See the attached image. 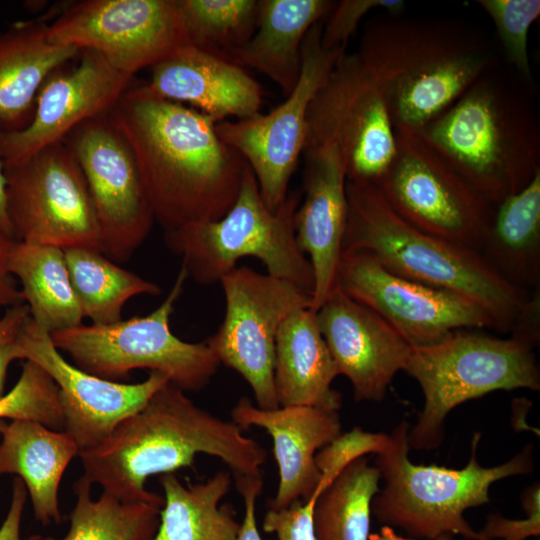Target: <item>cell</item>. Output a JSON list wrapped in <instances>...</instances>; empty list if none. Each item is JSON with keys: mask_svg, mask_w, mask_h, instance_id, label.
Segmentation results:
<instances>
[{"mask_svg": "<svg viewBox=\"0 0 540 540\" xmlns=\"http://www.w3.org/2000/svg\"><path fill=\"white\" fill-rule=\"evenodd\" d=\"M17 240L0 230V308L22 303L20 290L8 267L10 254Z\"/></svg>", "mask_w": 540, "mask_h": 540, "instance_id": "b9f144b4", "label": "cell"}, {"mask_svg": "<svg viewBox=\"0 0 540 540\" xmlns=\"http://www.w3.org/2000/svg\"><path fill=\"white\" fill-rule=\"evenodd\" d=\"M335 287L379 315L411 347L435 344L456 330H496L475 301L399 276L367 254L342 253Z\"/></svg>", "mask_w": 540, "mask_h": 540, "instance_id": "e0dca14e", "label": "cell"}, {"mask_svg": "<svg viewBox=\"0 0 540 540\" xmlns=\"http://www.w3.org/2000/svg\"><path fill=\"white\" fill-rule=\"evenodd\" d=\"M303 156V197L294 226L297 244L313 270L311 308L317 310L335 288L343 252L347 175L338 152L331 146L307 147Z\"/></svg>", "mask_w": 540, "mask_h": 540, "instance_id": "44dd1931", "label": "cell"}, {"mask_svg": "<svg viewBox=\"0 0 540 540\" xmlns=\"http://www.w3.org/2000/svg\"><path fill=\"white\" fill-rule=\"evenodd\" d=\"M378 86L394 128L421 130L491 71L494 53L463 23L400 17L371 20L355 52Z\"/></svg>", "mask_w": 540, "mask_h": 540, "instance_id": "3957f363", "label": "cell"}, {"mask_svg": "<svg viewBox=\"0 0 540 540\" xmlns=\"http://www.w3.org/2000/svg\"><path fill=\"white\" fill-rule=\"evenodd\" d=\"M478 330H456L435 344L411 348L403 371L420 385L424 406L408 433L410 448L439 447L446 416L468 400L497 390L540 389L534 345Z\"/></svg>", "mask_w": 540, "mask_h": 540, "instance_id": "ba28073f", "label": "cell"}, {"mask_svg": "<svg viewBox=\"0 0 540 540\" xmlns=\"http://www.w3.org/2000/svg\"><path fill=\"white\" fill-rule=\"evenodd\" d=\"M368 540H411L399 536L391 526L384 525L379 533L369 534Z\"/></svg>", "mask_w": 540, "mask_h": 540, "instance_id": "7dc6e473", "label": "cell"}, {"mask_svg": "<svg viewBox=\"0 0 540 540\" xmlns=\"http://www.w3.org/2000/svg\"><path fill=\"white\" fill-rule=\"evenodd\" d=\"M346 195L343 252L367 254L399 276L468 297L489 313L498 331L514 332L539 301V289L513 286L480 252L407 223L375 185L347 180Z\"/></svg>", "mask_w": 540, "mask_h": 540, "instance_id": "277c9868", "label": "cell"}, {"mask_svg": "<svg viewBox=\"0 0 540 540\" xmlns=\"http://www.w3.org/2000/svg\"><path fill=\"white\" fill-rule=\"evenodd\" d=\"M64 254L83 316L91 324L116 323L122 320L129 299L161 293L158 284L120 267L99 251L69 248Z\"/></svg>", "mask_w": 540, "mask_h": 540, "instance_id": "4dcf8cb0", "label": "cell"}, {"mask_svg": "<svg viewBox=\"0 0 540 540\" xmlns=\"http://www.w3.org/2000/svg\"><path fill=\"white\" fill-rule=\"evenodd\" d=\"M231 416L241 429L260 427L272 437L279 483L269 509L286 508L297 500L307 501L321 479L316 452L342 433L338 411L313 406L261 409L248 397H242Z\"/></svg>", "mask_w": 540, "mask_h": 540, "instance_id": "7402d4cb", "label": "cell"}, {"mask_svg": "<svg viewBox=\"0 0 540 540\" xmlns=\"http://www.w3.org/2000/svg\"><path fill=\"white\" fill-rule=\"evenodd\" d=\"M29 316L25 303L7 308L0 317V344L14 339Z\"/></svg>", "mask_w": 540, "mask_h": 540, "instance_id": "ee69618b", "label": "cell"}, {"mask_svg": "<svg viewBox=\"0 0 540 540\" xmlns=\"http://www.w3.org/2000/svg\"><path fill=\"white\" fill-rule=\"evenodd\" d=\"M491 18L508 61L526 82H532L528 34L540 15L539 0H480Z\"/></svg>", "mask_w": 540, "mask_h": 540, "instance_id": "d590c367", "label": "cell"}, {"mask_svg": "<svg viewBox=\"0 0 540 540\" xmlns=\"http://www.w3.org/2000/svg\"><path fill=\"white\" fill-rule=\"evenodd\" d=\"M334 5L330 0H259L254 33L228 59L265 75L287 96L299 78L305 36Z\"/></svg>", "mask_w": 540, "mask_h": 540, "instance_id": "d4e9b609", "label": "cell"}, {"mask_svg": "<svg viewBox=\"0 0 540 540\" xmlns=\"http://www.w3.org/2000/svg\"><path fill=\"white\" fill-rule=\"evenodd\" d=\"M160 483L164 503L151 540H237L240 524L231 504L220 505L231 488V475L220 470L203 483L183 485L173 474Z\"/></svg>", "mask_w": 540, "mask_h": 540, "instance_id": "f546056e", "label": "cell"}, {"mask_svg": "<svg viewBox=\"0 0 540 540\" xmlns=\"http://www.w3.org/2000/svg\"><path fill=\"white\" fill-rule=\"evenodd\" d=\"M380 479L379 469L365 456L347 465L316 499V540H368L371 503Z\"/></svg>", "mask_w": 540, "mask_h": 540, "instance_id": "1f68e13d", "label": "cell"}, {"mask_svg": "<svg viewBox=\"0 0 540 540\" xmlns=\"http://www.w3.org/2000/svg\"><path fill=\"white\" fill-rule=\"evenodd\" d=\"M51 42L92 51L134 76L190 45L177 0H84L48 24Z\"/></svg>", "mask_w": 540, "mask_h": 540, "instance_id": "9a60e30c", "label": "cell"}, {"mask_svg": "<svg viewBox=\"0 0 540 540\" xmlns=\"http://www.w3.org/2000/svg\"><path fill=\"white\" fill-rule=\"evenodd\" d=\"M77 49L51 42L43 20L18 22L0 34V129L17 131L31 120L45 80Z\"/></svg>", "mask_w": 540, "mask_h": 540, "instance_id": "4316f807", "label": "cell"}, {"mask_svg": "<svg viewBox=\"0 0 540 540\" xmlns=\"http://www.w3.org/2000/svg\"><path fill=\"white\" fill-rule=\"evenodd\" d=\"M199 453L215 456L233 474L261 476L267 451L233 421L198 407L185 391L166 383L138 412L121 421L98 446L80 451L85 477L123 502L163 506L146 479L192 467Z\"/></svg>", "mask_w": 540, "mask_h": 540, "instance_id": "7a4b0ae2", "label": "cell"}, {"mask_svg": "<svg viewBox=\"0 0 540 540\" xmlns=\"http://www.w3.org/2000/svg\"><path fill=\"white\" fill-rule=\"evenodd\" d=\"M9 271L21 284L30 318L49 334L77 327L84 318L72 286L64 250L17 241Z\"/></svg>", "mask_w": 540, "mask_h": 540, "instance_id": "f1b7e54d", "label": "cell"}, {"mask_svg": "<svg viewBox=\"0 0 540 540\" xmlns=\"http://www.w3.org/2000/svg\"><path fill=\"white\" fill-rule=\"evenodd\" d=\"M78 64L56 70L41 86L30 122L17 131L0 129V160L19 161L57 142L83 122L108 113L130 86V76L92 51Z\"/></svg>", "mask_w": 540, "mask_h": 540, "instance_id": "d6986e66", "label": "cell"}, {"mask_svg": "<svg viewBox=\"0 0 540 540\" xmlns=\"http://www.w3.org/2000/svg\"><path fill=\"white\" fill-rule=\"evenodd\" d=\"M409 424L401 422L390 435L388 446L375 466L384 479L383 489L371 503V512L388 526H397L419 538L437 539L459 534L483 540L465 520L464 511L489 502L490 486L503 478L526 474L532 468L530 448L509 461L483 467L476 458L480 434H474L471 456L461 469L414 464L409 456Z\"/></svg>", "mask_w": 540, "mask_h": 540, "instance_id": "8992f818", "label": "cell"}, {"mask_svg": "<svg viewBox=\"0 0 540 540\" xmlns=\"http://www.w3.org/2000/svg\"><path fill=\"white\" fill-rule=\"evenodd\" d=\"M323 21L308 31L302 45L301 70L294 89L267 114L216 124L219 137L245 160L267 207L275 211L288 187L307 141L310 103L334 64L346 49L322 46Z\"/></svg>", "mask_w": 540, "mask_h": 540, "instance_id": "5bb4252c", "label": "cell"}, {"mask_svg": "<svg viewBox=\"0 0 540 540\" xmlns=\"http://www.w3.org/2000/svg\"><path fill=\"white\" fill-rule=\"evenodd\" d=\"M177 4L190 45L226 59L256 29L259 0H177Z\"/></svg>", "mask_w": 540, "mask_h": 540, "instance_id": "836d02e7", "label": "cell"}, {"mask_svg": "<svg viewBox=\"0 0 540 540\" xmlns=\"http://www.w3.org/2000/svg\"><path fill=\"white\" fill-rule=\"evenodd\" d=\"M26 498V487L23 481L16 477L13 481L10 507L0 526V540H22L20 537V525ZM37 537L38 535H34L24 540H36Z\"/></svg>", "mask_w": 540, "mask_h": 540, "instance_id": "7bdbcfd3", "label": "cell"}, {"mask_svg": "<svg viewBox=\"0 0 540 540\" xmlns=\"http://www.w3.org/2000/svg\"><path fill=\"white\" fill-rule=\"evenodd\" d=\"M337 376L316 310L304 307L291 313L279 327L275 342L274 386L279 406L338 411L341 394L331 387Z\"/></svg>", "mask_w": 540, "mask_h": 540, "instance_id": "cb8c5ba5", "label": "cell"}, {"mask_svg": "<svg viewBox=\"0 0 540 540\" xmlns=\"http://www.w3.org/2000/svg\"><path fill=\"white\" fill-rule=\"evenodd\" d=\"M300 200L298 192H291L277 210H270L247 165L237 199L223 217L167 230L164 240L180 257L188 278L198 284L220 282L241 258L254 257L264 264L267 274L312 297L313 270L295 235Z\"/></svg>", "mask_w": 540, "mask_h": 540, "instance_id": "52a82bcc", "label": "cell"}, {"mask_svg": "<svg viewBox=\"0 0 540 540\" xmlns=\"http://www.w3.org/2000/svg\"><path fill=\"white\" fill-rule=\"evenodd\" d=\"M316 318L338 375L350 381L355 400H383L412 347L379 315L337 287L318 307Z\"/></svg>", "mask_w": 540, "mask_h": 540, "instance_id": "ffe728a7", "label": "cell"}, {"mask_svg": "<svg viewBox=\"0 0 540 540\" xmlns=\"http://www.w3.org/2000/svg\"><path fill=\"white\" fill-rule=\"evenodd\" d=\"M396 154L373 184L418 230L480 252L495 205L469 184L418 131L396 128Z\"/></svg>", "mask_w": 540, "mask_h": 540, "instance_id": "30bf717a", "label": "cell"}, {"mask_svg": "<svg viewBox=\"0 0 540 540\" xmlns=\"http://www.w3.org/2000/svg\"><path fill=\"white\" fill-rule=\"evenodd\" d=\"M418 132L494 205L540 172L536 110L490 71Z\"/></svg>", "mask_w": 540, "mask_h": 540, "instance_id": "5b68a950", "label": "cell"}, {"mask_svg": "<svg viewBox=\"0 0 540 540\" xmlns=\"http://www.w3.org/2000/svg\"><path fill=\"white\" fill-rule=\"evenodd\" d=\"M480 254L513 286L540 289V172L495 205Z\"/></svg>", "mask_w": 540, "mask_h": 540, "instance_id": "83f0119b", "label": "cell"}, {"mask_svg": "<svg viewBox=\"0 0 540 540\" xmlns=\"http://www.w3.org/2000/svg\"><path fill=\"white\" fill-rule=\"evenodd\" d=\"M15 338L0 344V399L5 395L4 389L9 365L14 360L23 359Z\"/></svg>", "mask_w": 540, "mask_h": 540, "instance_id": "f6af8a7d", "label": "cell"}, {"mask_svg": "<svg viewBox=\"0 0 540 540\" xmlns=\"http://www.w3.org/2000/svg\"><path fill=\"white\" fill-rule=\"evenodd\" d=\"M2 418L32 420L53 430H64L58 388L35 363L24 362L16 384L0 399Z\"/></svg>", "mask_w": 540, "mask_h": 540, "instance_id": "e575fe53", "label": "cell"}, {"mask_svg": "<svg viewBox=\"0 0 540 540\" xmlns=\"http://www.w3.org/2000/svg\"><path fill=\"white\" fill-rule=\"evenodd\" d=\"M435 540H452V538H451V535L446 534V535H442V536L438 537Z\"/></svg>", "mask_w": 540, "mask_h": 540, "instance_id": "c3c4849f", "label": "cell"}, {"mask_svg": "<svg viewBox=\"0 0 540 540\" xmlns=\"http://www.w3.org/2000/svg\"><path fill=\"white\" fill-rule=\"evenodd\" d=\"M23 359L29 360L58 388L64 430L79 452L102 443L124 419L141 410L150 398L170 382L161 372L150 371L138 383H120L92 375L70 364L52 343L50 334L30 316L15 338Z\"/></svg>", "mask_w": 540, "mask_h": 540, "instance_id": "ac0fdd59", "label": "cell"}, {"mask_svg": "<svg viewBox=\"0 0 540 540\" xmlns=\"http://www.w3.org/2000/svg\"><path fill=\"white\" fill-rule=\"evenodd\" d=\"M0 434V475L15 474L23 481L39 522L59 523L58 489L66 467L79 454L76 442L67 432L32 420L0 421Z\"/></svg>", "mask_w": 540, "mask_h": 540, "instance_id": "484cf974", "label": "cell"}, {"mask_svg": "<svg viewBox=\"0 0 540 540\" xmlns=\"http://www.w3.org/2000/svg\"><path fill=\"white\" fill-rule=\"evenodd\" d=\"M539 487L534 486L524 496L527 517L521 520L507 519L490 515L484 528L479 532L483 540H524L540 534V496Z\"/></svg>", "mask_w": 540, "mask_h": 540, "instance_id": "ab89813d", "label": "cell"}, {"mask_svg": "<svg viewBox=\"0 0 540 540\" xmlns=\"http://www.w3.org/2000/svg\"><path fill=\"white\" fill-rule=\"evenodd\" d=\"M315 497L297 500L286 508L268 509L263 521L266 533H275L278 540H316L313 524Z\"/></svg>", "mask_w": 540, "mask_h": 540, "instance_id": "f35d334b", "label": "cell"}, {"mask_svg": "<svg viewBox=\"0 0 540 540\" xmlns=\"http://www.w3.org/2000/svg\"><path fill=\"white\" fill-rule=\"evenodd\" d=\"M219 283L225 315L206 342L220 364L235 370L249 384L257 407L276 409L277 332L291 313L311 307V296L288 281L248 266H236Z\"/></svg>", "mask_w": 540, "mask_h": 540, "instance_id": "4fadbf2b", "label": "cell"}, {"mask_svg": "<svg viewBox=\"0 0 540 540\" xmlns=\"http://www.w3.org/2000/svg\"><path fill=\"white\" fill-rule=\"evenodd\" d=\"M321 145L338 152L352 182L376 184L395 158L387 105L355 52L341 54L310 103L305 148Z\"/></svg>", "mask_w": 540, "mask_h": 540, "instance_id": "7c38bea8", "label": "cell"}, {"mask_svg": "<svg viewBox=\"0 0 540 540\" xmlns=\"http://www.w3.org/2000/svg\"><path fill=\"white\" fill-rule=\"evenodd\" d=\"M389 441L390 435L365 432L359 427L341 433L315 455L321 479L312 496L317 498L351 462L369 453L379 454Z\"/></svg>", "mask_w": 540, "mask_h": 540, "instance_id": "8d00e7d4", "label": "cell"}, {"mask_svg": "<svg viewBox=\"0 0 540 540\" xmlns=\"http://www.w3.org/2000/svg\"><path fill=\"white\" fill-rule=\"evenodd\" d=\"M134 154L154 219L164 231L223 217L247 163L219 137L216 118L129 86L109 111Z\"/></svg>", "mask_w": 540, "mask_h": 540, "instance_id": "6da1fadb", "label": "cell"}, {"mask_svg": "<svg viewBox=\"0 0 540 540\" xmlns=\"http://www.w3.org/2000/svg\"><path fill=\"white\" fill-rule=\"evenodd\" d=\"M188 279L181 267L163 302L145 316L109 325H79L50 334L52 343L67 353L78 368L108 380L135 369L161 372L184 391L204 388L220 362L207 344L178 338L170 329L175 304Z\"/></svg>", "mask_w": 540, "mask_h": 540, "instance_id": "9c48e42d", "label": "cell"}, {"mask_svg": "<svg viewBox=\"0 0 540 540\" xmlns=\"http://www.w3.org/2000/svg\"><path fill=\"white\" fill-rule=\"evenodd\" d=\"M152 94L216 118L238 120L260 114V84L234 62L187 45L151 68L143 84Z\"/></svg>", "mask_w": 540, "mask_h": 540, "instance_id": "603a6c76", "label": "cell"}, {"mask_svg": "<svg viewBox=\"0 0 540 540\" xmlns=\"http://www.w3.org/2000/svg\"><path fill=\"white\" fill-rule=\"evenodd\" d=\"M0 230L13 237L12 227L7 212L6 180L3 162L0 160ZM14 238V237H13Z\"/></svg>", "mask_w": 540, "mask_h": 540, "instance_id": "bcb514c9", "label": "cell"}, {"mask_svg": "<svg viewBox=\"0 0 540 540\" xmlns=\"http://www.w3.org/2000/svg\"><path fill=\"white\" fill-rule=\"evenodd\" d=\"M234 478L244 501V517L237 540H262L256 521V500L263 489L262 476L234 474Z\"/></svg>", "mask_w": 540, "mask_h": 540, "instance_id": "60d3db41", "label": "cell"}, {"mask_svg": "<svg viewBox=\"0 0 540 540\" xmlns=\"http://www.w3.org/2000/svg\"><path fill=\"white\" fill-rule=\"evenodd\" d=\"M404 2L399 0H342L323 21L321 43L325 49H346L361 20L371 11L400 14Z\"/></svg>", "mask_w": 540, "mask_h": 540, "instance_id": "74e56055", "label": "cell"}, {"mask_svg": "<svg viewBox=\"0 0 540 540\" xmlns=\"http://www.w3.org/2000/svg\"><path fill=\"white\" fill-rule=\"evenodd\" d=\"M63 142L85 179L102 253L126 262L155 222L130 145L109 112L83 122Z\"/></svg>", "mask_w": 540, "mask_h": 540, "instance_id": "2e32d148", "label": "cell"}, {"mask_svg": "<svg viewBox=\"0 0 540 540\" xmlns=\"http://www.w3.org/2000/svg\"><path fill=\"white\" fill-rule=\"evenodd\" d=\"M3 167L15 240L102 253L85 179L63 141Z\"/></svg>", "mask_w": 540, "mask_h": 540, "instance_id": "8fae6325", "label": "cell"}, {"mask_svg": "<svg viewBox=\"0 0 540 540\" xmlns=\"http://www.w3.org/2000/svg\"><path fill=\"white\" fill-rule=\"evenodd\" d=\"M85 477L74 484L76 504L70 529L60 540H151L159 526L161 506L146 502H123L109 493L94 500ZM36 540H56L41 537Z\"/></svg>", "mask_w": 540, "mask_h": 540, "instance_id": "d6a6232c", "label": "cell"}]
</instances>
